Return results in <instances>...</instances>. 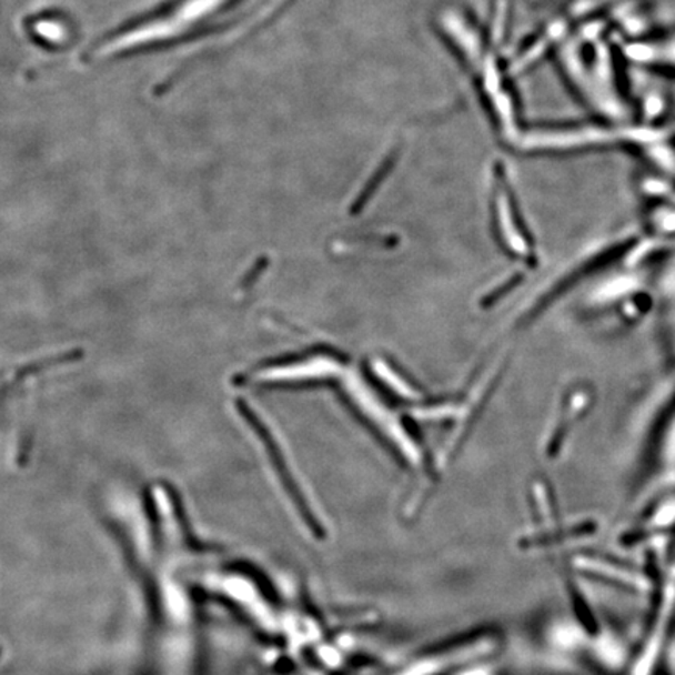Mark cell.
Masks as SVG:
<instances>
[{
    "mask_svg": "<svg viewBox=\"0 0 675 675\" xmlns=\"http://www.w3.org/2000/svg\"><path fill=\"white\" fill-rule=\"evenodd\" d=\"M435 24L452 53L475 74L490 56V41L474 18L459 7L449 6L436 13Z\"/></svg>",
    "mask_w": 675,
    "mask_h": 675,
    "instance_id": "2",
    "label": "cell"
},
{
    "mask_svg": "<svg viewBox=\"0 0 675 675\" xmlns=\"http://www.w3.org/2000/svg\"><path fill=\"white\" fill-rule=\"evenodd\" d=\"M669 666H671V673H673V675H675V647L673 651H671V657H669Z\"/></svg>",
    "mask_w": 675,
    "mask_h": 675,
    "instance_id": "3",
    "label": "cell"
},
{
    "mask_svg": "<svg viewBox=\"0 0 675 675\" xmlns=\"http://www.w3.org/2000/svg\"><path fill=\"white\" fill-rule=\"evenodd\" d=\"M651 129H627L621 125L551 127V129L523 130L515 143L524 151L566 152L574 149L597 148L632 141H649Z\"/></svg>",
    "mask_w": 675,
    "mask_h": 675,
    "instance_id": "1",
    "label": "cell"
}]
</instances>
